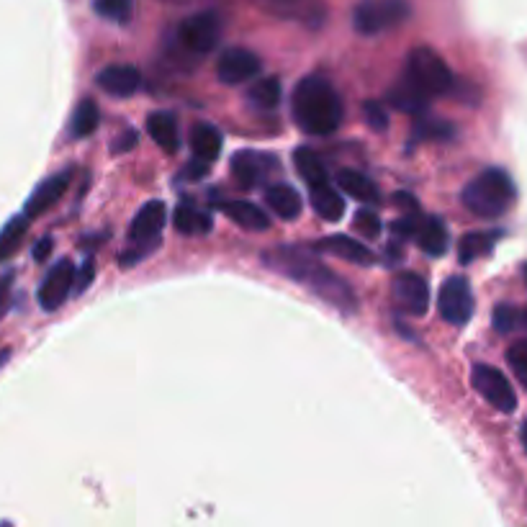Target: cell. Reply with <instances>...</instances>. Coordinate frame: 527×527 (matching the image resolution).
Here are the masks:
<instances>
[{
    "label": "cell",
    "mask_w": 527,
    "mask_h": 527,
    "mask_svg": "<svg viewBox=\"0 0 527 527\" xmlns=\"http://www.w3.org/2000/svg\"><path fill=\"white\" fill-rule=\"evenodd\" d=\"M263 265L273 270V273H281V276L301 283L312 294H317L319 299L340 309L342 314H353L358 309V299H355L350 283L342 281L335 270L319 263L312 252L304 250V247H273V250L263 252Z\"/></svg>",
    "instance_id": "1"
},
{
    "label": "cell",
    "mask_w": 527,
    "mask_h": 527,
    "mask_svg": "<svg viewBox=\"0 0 527 527\" xmlns=\"http://www.w3.org/2000/svg\"><path fill=\"white\" fill-rule=\"evenodd\" d=\"M291 111H294L296 126L312 137L332 134L345 116L337 90L319 75H309L296 85L294 96H291Z\"/></svg>",
    "instance_id": "2"
},
{
    "label": "cell",
    "mask_w": 527,
    "mask_h": 527,
    "mask_svg": "<svg viewBox=\"0 0 527 527\" xmlns=\"http://www.w3.org/2000/svg\"><path fill=\"white\" fill-rule=\"evenodd\" d=\"M517 188L510 173L502 168H489L476 175L461 193V201L479 219H499L512 209Z\"/></svg>",
    "instance_id": "3"
},
{
    "label": "cell",
    "mask_w": 527,
    "mask_h": 527,
    "mask_svg": "<svg viewBox=\"0 0 527 527\" xmlns=\"http://www.w3.org/2000/svg\"><path fill=\"white\" fill-rule=\"evenodd\" d=\"M165 216H168V211H165L162 201H150L139 209L132 227H129V250L119 258L124 268H132L157 250L162 240V229H165Z\"/></svg>",
    "instance_id": "4"
},
{
    "label": "cell",
    "mask_w": 527,
    "mask_h": 527,
    "mask_svg": "<svg viewBox=\"0 0 527 527\" xmlns=\"http://www.w3.org/2000/svg\"><path fill=\"white\" fill-rule=\"evenodd\" d=\"M407 78L425 93L427 98L445 96L456 88V78L450 72L448 62L435 49L417 47L407 57Z\"/></svg>",
    "instance_id": "5"
},
{
    "label": "cell",
    "mask_w": 527,
    "mask_h": 527,
    "mask_svg": "<svg viewBox=\"0 0 527 527\" xmlns=\"http://www.w3.org/2000/svg\"><path fill=\"white\" fill-rule=\"evenodd\" d=\"M412 13L409 0H360L353 8V26L358 34L376 36L404 24Z\"/></svg>",
    "instance_id": "6"
},
{
    "label": "cell",
    "mask_w": 527,
    "mask_h": 527,
    "mask_svg": "<svg viewBox=\"0 0 527 527\" xmlns=\"http://www.w3.org/2000/svg\"><path fill=\"white\" fill-rule=\"evenodd\" d=\"M219 39H222V16L216 11L193 13L178 26V42L193 54H209Z\"/></svg>",
    "instance_id": "7"
},
{
    "label": "cell",
    "mask_w": 527,
    "mask_h": 527,
    "mask_svg": "<svg viewBox=\"0 0 527 527\" xmlns=\"http://www.w3.org/2000/svg\"><path fill=\"white\" fill-rule=\"evenodd\" d=\"M438 309L440 317L445 319L453 327H463V324L471 322L476 309L474 291H471V283L463 276H450L443 283L438 294Z\"/></svg>",
    "instance_id": "8"
},
{
    "label": "cell",
    "mask_w": 527,
    "mask_h": 527,
    "mask_svg": "<svg viewBox=\"0 0 527 527\" xmlns=\"http://www.w3.org/2000/svg\"><path fill=\"white\" fill-rule=\"evenodd\" d=\"M471 384H474V389L479 391L494 409H499V412L512 414L517 409L515 389H512L510 378L504 376L499 368L479 363V366L471 371Z\"/></svg>",
    "instance_id": "9"
},
{
    "label": "cell",
    "mask_w": 527,
    "mask_h": 527,
    "mask_svg": "<svg viewBox=\"0 0 527 527\" xmlns=\"http://www.w3.org/2000/svg\"><path fill=\"white\" fill-rule=\"evenodd\" d=\"M75 291V265L72 260H60L49 268V273L44 276L42 286L36 291V299L44 312H57L70 294Z\"/></svg>",
    "instance_id": "10"
},
{
    "label": "cell",
    "mask_w": 527,
    "mask_h": 527,
    "mask_svg": "<svg viewBox=\"0 0 527 527\" xmlns=\"http://www.w3.org/2000/svg\"><path fill=\"white\" fill-rule=\"evenodd\" d=\"M263 70V62L255 52L245 47H229L224 49L219 62H216V75L227 85H242L255 80Z\"/></svg>",
    "instance_id": "11"
},
{
    "label": "cell",
    "mask_w": 527,
    "mask_h": 527,
    "mask_svg": "<svg viewBox=\"0 0 527 527\" xmlns=\"http://www.w3.org/2000/svg\"><path fill=\"white\" fill-rule=\"evenodd\" d=\"M391 296L399 306H402L407 314H414V317H422V314L430 309V286H427L425 278L420 273H399L391 283Z\"/></svg>",
    "instance_id": "12"
},
{
    "label": "cell",
    "mask_w": 527,
    "mask_h": 527,
    "mask_svg": "<svg viewBox=\"0 0 527 527\" xmlns=\"http://www.w3.org/2000/svg\"><path fill=\"white\" fill-rule=\"evenodd\" d=\"M70 183H72V170H62V173L52 175V178H47L44 183H39L36 191L29 196V201H26L24 216L34 219V216L52 209L54 204H60V198L65 196Z\"/></svg>",
    "instance_id": "13"
},
{
    "label": "cell",
    "mask_w": 527,
    "mask_h": 527,
    "mask_svg": "<svg viewBox=\"0 0 527 527\" xmlns=\"http://www.w3.org/2000/svg\"><path fill=\"white\" fill-rule=\"evenodd\" d=\"M96 85L114 98H132L142 85V75L132 65H108L96 75Z\"/></svg>",
    "instance_id": "14"
},
{
    "label": "cell",
    "mask_w": 527,
    "mask_h": 527,
    "mask_svg": "<svg viewBox=\"0 0 527 527\" xmlns=\"http://www.w3.org/2000/svg\"><path fill=\"white\" fill-rule=\"evenodd\" d=\"M412 240L417 242V247H420L425 255H430V258H440L450 247L448 229H445V224L440 222L438 216H417Z\"/></svg>",
    "instance_id": "15"
},
{
    "label": "cell",
    "mask_w": 527,
    "mask_h": 527,
    "mask_svg": "<svg viewBox=\"0 0 527 527\" xmlns=\"http://www.w3.org/2000/svg\"><path fill=\"white\" fill-rule=\"evenodd\" d=\"M317 250L327 252V255H335V258L340 260H348V263L355 265L376 263V255L371 252V247L353 240L348 234H332V237H324V240L317 242Z\"/></svg>",
    "instance_id": "16"
},
{
    "label": "cell",
    "mask_w": 527,
    "mask_h": 527,
    "mask_svg": "<svg viewBox=\"0 0 527 527\" xmlns=\"http://www.w3.org/2000/svg\"><path fill=\"white\" fill-rule=\"evenodd\" d=\"M265 204L276 216L286 219V222H294L299 219L301 211H304V198L296 191L294 186L288 183H273V186L265 188Z\"/></svg>",
    "instance_id": "17"
},
{
    "label": "cell",
    "mask_w": 527,
    "mask_h": 527,
    "mask_svg": "<svg viewBox=\"0 0 527 527\" xmlns=\"http://www.w3.org/2000/svg\"><path fill=\"white\" fill-rule=\"evenodd\" d=\"M219 209L232 219L237 227L247 229V232H265L270 227V216L265 214V209H260L252 201H227Z\"/></svg>",
    "instance_id": "18"
},
{
    "label": "cell",
    "mask_w": 527,
    "mask_h": 527,
    "mask_svg": "<svg viewBox=\"0 0 527 527\" xmlns=\"http://www.w3.org/2000/svg\"><path fill=\"white\" fill-rule=\"evenodd\" d=\"M191 150L193 155H196V160H204V162H214L219 160V155H222V147H224V137L222 132L216 129V126L211 124H196L191 129Z\"/></svg>",
    "instance_id": "19"
},
{
    "label": "cell",
    "mask_w": 527,
    "mask_h": 527,
    "mask_svg": "<svg viewBox=\"0 0 527 527\" xmlns=\"http://www.w3.org/2000/svg\"><path fill=\"white\" fill-rule=\"evenodd\" d=\"M337 186H340L342 193H348L350 198H355L360 204H378L381 201L376 183L368 175L358 173V170H340L337 173Z\"/></svg>",
    "instance_id": "20"
},
{
    "label": "cell",
    "mask_w": 527,
    "mask_h": 527,
    "mask_svg": "<svg viewBox=\"0 0 527 527\" xmlns=\"http://www.w3.org/2000/svg\"><path fill=\"white\" fill-rule=\"evenodd\" d=\"M389 103L394 108H399V111H404V114H425L427 106H430V98L404 75V78L389 90Z\"/></svg>",
    "instance_id": "21"
},
{
    "label": "cell",
    "mask_w": 527,
    "mask_h": 527,
    "mask_svg": "<svg viewBox=\"0 0 527 527\" xmlns=\"http://www.w3.org/2000/svg\"><path fill=\"white\" fill-rule=\"evenodd\" d=\"M265 157L258 152H237L232 157V175L237 180V186L255 188L268 173V165H263Z\"/></svg>",
    "instance_id": "22"
},
{
    "label": "cell",
    "mask_w": 527,
    "mask_h": 527,
    "mask_svg": "<svg viewBox=\"0 0 527 527\" xmlns=\"http://www.w3.org/2000/svg\"><path fill=\"white\" fill-rule=\"evenodd\" d=\"M147 132H150L152 142L157 147H162L165 152H175L180 147V134H178V121L168 111H157L150 114L147 119Z\"/></svg>",
    "instance_id": "23"
},
{
    "label": "cell",
    "mask_w": 527,
    "mask_h": 527,
    "mask_svg": "<svg viewBox=\"0 0 527 527\" xmlns=\"http://www.w3.org/2000/svg\"><path fill=\"white\" fill-rule=\"evenodd\" d=\"M294 165H296V173L309 183V188L327 186L330 175H327V168H324L322 157H319L317 152L301 147V150L294 152Z\"/></svg>",
    "instance_id": "24"
},
{
    "label": "cell",
    "mask_w": 527,
    "mask_h": 527,
    "mask_svg": "<svg viewBox=\"0 0 527 527\" xmlns=\"http://www.w3.org/2000/svg\"><path fill=\"white\" fill-rule=\"evenodd\" d=\"M502 237V232H471L458 242V260L463 265L474 263L494 250V242Z\"/></svg>",
    "instance_id": "25"
},
{
    "label": "cell",
    "mask_w": 527,
    "mask_h": 527,
    "mask_svg": "<svg viewBox=\"0 0 527 527\" xmlns=\"http://www.w3.org/2000/svg\"><path fill=\"white\" fill-rule=\"evenodd\" d=\"M309 201H312V209L317 211L322 219H327V222H340L342 216H345V198H342L335 188H312Z\"/></svg>",
    "instance_id": "26"
},
{
    "label": "cell",
    "mask_w": 527,
    "mask_h": 527,
    "mask_svg": "<svg viewBox=\"0 0 527 527\" xmlns=\"http://www.w3.org/2000/svg\"><path fill=\"white\" fill-rule=\"evenodd\" d=\"M281 98H283L281 80L273 78V75H270V78L255 80V83L250 85V90H247V101H250L255 108H260V111L276 108L278 103H281Z\"/></svg>",
    "instance_id": "27"
},
{
    "label": "cell",
    "mask_w": 527,
    "mask_h": 527,
    "mask_svg": "<svg viewBox=\"0 0 527 527\" xmlns=\"http://www.w3.org/2000/svg\"><path fill=\"white\" fill-rule=\"evenodd\" d=\"M98 121H101V111H98L96 101L93 98H83L75 108V114H72L70 121V134L72 139H83L90 137V134L98 129Z\"/></svg>",
    "instance_id": "28"
},
{
    "label": "cell",
    "mask_w": 527,
    "mask_h": 527,
    "mask_svg": "<svg viewBox=\"0 0 527 527\" xmlns=\"http://www.w3.org/2000/svg\"><path fill=\"white\" fill-rule=\"evenodd\" d=\"M29 232V216H13L6 227L0 229V263H6L24 245V237Z\"/></svg>",
    "instance_id": "29"
},
{
    "label": "cell",
    "mask_w": 527,
    "mask_h": 527,
    "mask_svg": "<svg viewBox=\"0 0 527 527\" xmlns=\"http://www.w3.org/2000/svg\"><path fill=\"white\" fill-rule=\"evenodd\" d=\"M173 224L180 234H206L211 229V216L191 204H180L173 214Z\"/></svg>",
    "instance_id": "30"
},
{
    "label": "cell",
    "mask_w": 527,
    "mask_h": 527,
    "mask_svg": "<svg viewBox=\"0 0 527 527\" xmlns=\"http://www.w3.org/2000/svg\"><path fill=\"white\" fill-rule=\"evenodd\" d=\"M492 322L499 335L527 330V309H520L515 304H499L492 314Z\"/></svg>",
    "instance_id": "31"
},
{
    "label": "cell",
    "mask_w": 527,
    "mask_h": 527,
    "mask_svg": "<svg viewBox=\"0 0 527 527\" xmlns=\"http://www.w3.org/2000/svg\"><path fill=\"white\" fill-rule=\"evenodd\" d=\"M93 11L106 21L126 24L134 13V0H93Z\"/></svg>",
    "instance_id": "32"
},
{
    "label": "cell",
    "mask_w": 527,
    "mask_h": 527,
    "mask_svg": "<svg viewBox=\"0 0 527 527\" xmlns=\"http://www.w3.org/2000/svg\"><path fill=\"white\" fill-rule=\"evenodd\" d=\"M417 139H438V142H450L456 137V129L450 124H445L443 119H420L417 121V132H414Z\"/></svg>",
    "instance_id": "33"
},
{
    "label": "cell",
    "mask_w": 527,
    "mask_h": 527,
    "mask_svg": "<svg viewBox=\"0 0 527 527\" xmlns=\"http://www.w3.org/2000/svg\"><path fill=\"white\" fill-rule=\"evenodd\" d=\"M507 363H510L512 373L527 389V337L525 340H517L510 350H507Z\"/></svg>",
    "instance_id": "34"
},
{
    "label": "cell",
    "mask_w": 527,
    "mask_h": 527,
    "mask_svg": "<svg viewBox=\"0 0 527 527\" xmlns=\"http://www.w3.org/2000/svg\"><path fill=\"white\" fill-rule=\"evenodd\" d=\"M355 229H358L366 240H376L378 234H381V229H384V224H381V219H378V214H373V211H358L355 214Z\"/></svg>",
    "instance_id": "35"
},
{
    "label": "cell",
    "mask_w": 527,
    "mask_h": 527,
    "mask_svg": "<svg viewBox=\"0 0 527 527\" xmlns=\"http://www.w3.org/2000/svg\"><path fill=\"white\" fill-rule=\"evenodd\" d=\"M363 116H366V124L371 126L373 132H386L389 129V111L381 103L368 101L363 106Z\"/></svg>",
    "instance_id": "36"
},
{
    "label": "cell",
    "mask_w": 527,
    "mask_h": 527,
    "mask_svg": "<svg viewBox=\"0 0 527 527\" xmlns=\"http://www.w3.org/2000/svg\"><path fill=\"white\" fill-rule=\"evenodd\" d=\"M93 276H96L93 260H85V263L80 265V273H75V294H83V291H88V286L93 283Z\"/></svg>",
    "instance_id": "37"
},
{
    "label": "cell",
    "mask_w": 527,
    "mask_h": 527,
    "mask_svg": "<svg viewBox=\"0 0 527 527\" xmlns=\"http://www.w3.org/2000/svg\"><path fill=\"white\" fill-rule=\"evenodd\" d=\"M13 278H16V273H13V270H8L6 276L0 278V319L6 317L8 306H11V288H13Z\"/></svg>",
    "instance_id": "38"
},
{
    "label": "cell",
    "mask_w": 527,
    "mask_h": 527,
    "mask_svg": "<svg viewBox=\"0 0 527 527\" xmlns=\"http://www.w3.org/2000/svg\"><path fill=\"white\" fill-rule=\"evenodd\" d=\"M209 162H204V160H193L191 165H188V170L183 175H186V178H191V180H198V178H204L206 173H209Z\"/></svg>",
    "instance_id": "39"
},
{
    "label": "cell",
    "mask_w": 527,
    "mask_h": 527,
    "mask_svg": "<svg viewBox=\"0 0 527 527\" xmlns=\"http://www.w3.org/2000/svg\"><path fill=\"white\" fill-rule=\"evenodd\" d=\"M49 252H52V237H44V240L36 242V247H34L36 263H44V260L49 258Z\"/></svg>",
    "instance_id": "40"
},
{
    "label": "cell",
    "mask_w": 527,
    "mask_h": 527,
    "mask_svg": "<svg viewBox=\"0 0 527 527\" xmlns=\"http://www.w3.org/2000/svg\"><path fill=\"white\" fill-rule=\"evenodd\" d=\"M134 144H137V132H132V129H129V132H126L124 137L116 139L114 152H126V150H132Z\"/></svg>",
    "instance_id": "41"
},
{
    "label": "cell",
    "mask_w": 527,
    "mask_h": 527,
    "mask_svg": "<svg viewBox=\"0 0 527 527\" xmlns=\"http://www.w3.org/2000/svg\"><path fill=\"white\" fill-rule=\"evenodd\" d=\"M394 201L402 206V209H407L409 214H417V209H420V206H417V198L409 196V193H396Z\"/></svg>",
    "instance_id": "42"
},
{
    "label": "cell",
    "mask_w": 527,
    "mask_h": 527,
    "mask_svg": "<svg viewBox=\"0 0 527 527\" xmlns=\"http://www.w3.org/2000/svg\"><path fill=\"white\" fill-rule=\"evenodd\" d=\"M6 360H11V348H3V350H0V366H3Z\"/></svg>",
    "instance_id": "43"
},
{
    "label": "cell",
    "mask_w": 527,
    "mask_h": 527,
    "mask_svg": "<svg viewBox=\"0 0 527 527\" xmlns=\"http://www.w3.org/2000/svg\"><path fill=\"white\" fill-rule=\"evenodd\" d=\"M522 445H525V450H527V422L522 425Z\"/></svg>",
    "instance_id": "44"
},
{
    "label": "cell",
    "mask_w": 527,
    "mask_h": 527,
    "mask_svg": "<svg viewBox=\"0 0 527 527\" xmlns=\"http://www.w3.org/2000/svg\"><path fill=\"white\" fill-rule=\"evenodd\" d=\"M522 278H525V283H527V263L522 265Z\"/></svg>",
    "instance_id": "45"
}]
</instances>
